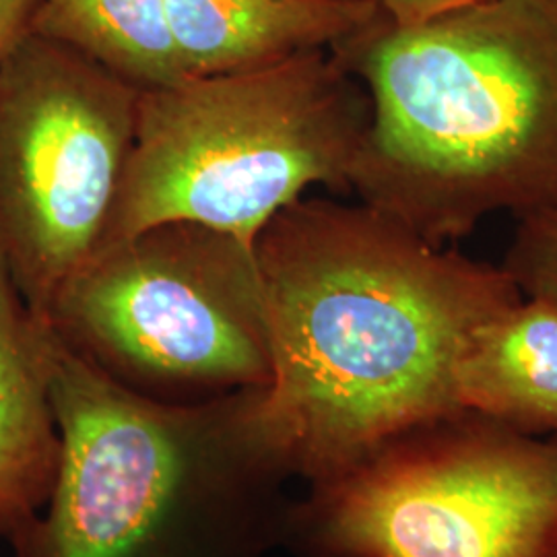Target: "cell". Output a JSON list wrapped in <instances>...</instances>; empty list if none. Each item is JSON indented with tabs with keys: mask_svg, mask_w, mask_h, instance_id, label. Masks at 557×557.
<instances>
[{
	"mask_svg": "<svg viewBox=\"0 0 557 557\" xmlns=\"http://www.w3.org/2000/svg\"><path fill=\"white\" fill-rule=\"evenodd\" d=\"M502 269L515 278L522 296L557 301V211L518 218Z\"/></svg>",
	"mask_w": 557,
	"mask_h": 557,
	"instance_id": "cell-12",
	"label": "cell"
},
{
	"mask_svg": "<svg viewBox=\"0 0 557 557\" xmlns=\"http://www.w3.org/2000/svg\"><path fill=\"white\" fill-rule=\"evenodd\" d=\"M38 0H0V60L32 34Z\"/></svg>",
	"mask_w": 557,
	"mask_h": 557,
	"instance_id": "cell-14",
	"label": "cell"
},
{
	"mask_svg": "<svg viewBox=\"0 0 557 557\" xmlns=\"http://www.w3.org/2000/svg\"><path fill=\"white\" fill-rule=\"evenodd\" d=\"M139 94L36 34L0 60V259L40 319L103 244Z\"/></svg>",
	"mask_w": 557,
	"mask_h": 557,
	"instance_id": "cell-7",
	"label": "cell"
},
{
	"mask_svg": "<svg viewBox=\"0 0 557 557\" xmlns=\"http://www.w3.org/2000/svg\"><path fill=\"white\" fill-rule=\"evenodd\" d=\"M41 320L69 354L151 400L195 405L271 382L255 248L193 221L101 246Z\"/></svg>",
	"mask_w": 557,
	"mask_h": 557,
	"instance_id": "cell-5",
	"label": "cell"
},
{
	"mask_svg": "<svg viewBox=\"0 0 557 557\" xmlns=\"http://www.w3.org/2000/svg\"><path fill=\"white\" fill-rule=\"evenodd\" d=\"M368 128L370 98L331 50L140 91L101 246L163 221L255 244L312 186L351 193Z\"/></svg>",
	"mask_w": 557,
	"mask_h": 557,
	"instance_id": "cell-4",
	"label": "cell"
},
{
	"mask_svg": "<svg viewBox=\"0 0 557 557\" xmlns=\"http://www.w3.org/2000/svg\"><path fill=\"white\" fill-rule=\"evenodd\" d=\"M289 557H557V436L469 411L423 423L296 499Z\"/></svg>",
	"mask_w": 557,
	"mask_h": 557,
	"instance_id": "cell-6",
	"label": "cell"
},
{
	"mask_svg": "<svg viewBox=\"0 0 557 557\" xmlns=\"http://www.w3.org/2000/svg\"><path fill=\"white\" fill-rule=\"evenodd\" d=\"M262 391L151 400L54 337L59 469L44 508L9 539L13 557H289L298 479Z\"/></svg>",
	"mask_w": 557,
	"mask_h": 557,
	"instance_id": "cell-3",
	"label": "cell"
},
{
	"mask_svg": "<svg viewBox=\"0 0 557 557\" xmlns=\"http://www.w3.org/2000/svg\"><path fill=\"white\" fill-rule=\"evenodd\" d=\"M379 9L380 15L397 25H413L436 20L465 7H473L487 0H366Z\"/></svg>",
	"mask_w": 557,
	"mask_h": 557,
	"instance_id": "cell-13",
	"label": "cell"
},
{
	"mask_svg": "<svg viewBox=\"0 0 557 557\" xmlns=\"http://www.w3.org/2000/svg\"><path fill=\"white\" fill-rule=\"evenodd\" d=\"M331 52L370 98L361 202L436 246L499 211H557V0L379 15Z\"/></svg>",
	"mask_w": 557,
	"mask_h": 557,
	"instance_id": "cell-2",
	"label": "cell"
},
{
	"mask_svg": "<svg viewBox=\"0 0 557 557\" xmlns=\"http://www.w3.org/2000/svg\"><path fill=\"white\" fill-rule=\"evenodd\" d=\"M460 411L529 436H557V301L522 296L487 320L455 374Z\"/></svg>",
	"mask_w": 557,
	"mask_h": 557,
	"instance_id": "cell-10",
	"label": "cell"
},
{
	"mask_svg": "<svg viewBox=\"0 0 557 557\" xmlns=\"http://www.w3.org/2000/svg\"><path fill=\"white\" fill-rule=\"evenodd\" d=\"M32 34L79 52L139 91L186 77L165 0H38Z\"/></svg>",
	"mask_w": 557,
	"mask_h": 557,
	"instance_id": "cell-11",
	"label": "cell"
},
{
	"mask_svg": "<svg viewBox=\"0 0 557 557\" xmlns=\"http://www.w3.org/2000/svg\"><path fill=\"white\" fill-rule=\"evenodd\" d=\"M165 11L186 77L331 50L380 15L366 0H165Z\"/></svg>",
	"mask_w": 557,
	"mask_h": 557,
	"instance_id": "cell-9",
	"label": "cell"
},
{
	"mask_svg": "<svg viewBox=\"0 0 557 557\" xmlns=\"http://www.w3.org/2000/svg\"><path fill=\"white\" fill-rule=\"evenodd\" d=\"M252 248L273 370L262 416L306 485L458 413V359L522 299L502 267L436 246L361 200H296Z\"/></svg>",
	"mask_w": 557,
	"mask_h": 557,
	"instance_id": "cell-1",
	"label": "cell"
},
{
	"mask_svg": "<svg viewBox=\"0 0 557 557\" xmlns=\"http://www.w3.org/2000/svg\"><path fill=\"white\" fill-rule=\"evenodd\" d=\"M54 337L0 259V539L9 541L50 498L60 436L50 366Z\"/></svg>",
	"mask_w": 557,
	"mask_h": 557,
	"instance_id": "cell-8",
	"label": "cell"
}]
</instances>
